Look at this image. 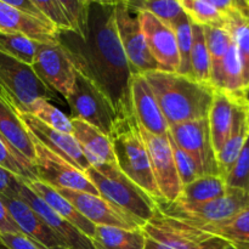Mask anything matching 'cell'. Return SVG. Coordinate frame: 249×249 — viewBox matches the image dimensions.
Listing matches in <instances>:
<instances>
[{
    "label": "cell",
    "instance_id": "8",
    "mask_svg": "<svg viewBox=\"0 0 249 249\" xmlns=\"http://www.w3.org/2000/svg\"><path fill=\"white\" fill-rule=\"evenodd\" d=\"M66 101L70 106L71 118L80 119L109 138L118 117L117 111L108 97L79 71Z\"/></svg>",
    "mask_w": 249,
    "mask_h": 249
},
{
    "label": "cell",
    "instance_id": "12",
    "mask_svg": "<svg viewBox=\"0 0 249 249\" xmlns=\"http://www.w3.org/2000/svg\"><path fill=\"white\" fill-rule=\"evenodd\" d=\"M139 128H140L141 138L147 150L156 184L162 196V202H167V203L175 202L181 194L182 186L180 184L177 168H175L169 138L168 135L160 136L150 133L145 130L140 124H139Z\"/></svg>",
    "mask_w": 249,
    "mask_h": 249
},
{
    "label": "cell",
    "instance_id": "7",
    "mask_svg": "<svg viewBox=\"0 0 249 249\" xmlns=\"http://www.w3.org/2000/svg\"><path fill=\"white\" fill-rule=\"evenodd\" d=\"M248 204L247 194L240 190L228 189V192L224 196L204 203L192 204L179 201L172 203L157 202V208L160 213L169 218L199 228L228 220Z\"/></svg>",
    "mask_w": 249,
    "mask_h": 249
},
{
    "label": "cell",
    "instance_id": "17",
    "mask_svg": "<svg viewBox=\"0 0 249 249\" xmlns=\"http://www.w3.org/2000/svg\"><path fill=\"white\" fill-rule=\"evenodd\" d=\"M0 197L21 233L29 240L44 249H68L26 202L18 197H6L2 195H0Z\"/></svg>",
    "mask_w": 249,
    "mask_h": 249
},
{
    "label": "cell",
    "instance_id": "27",
    "mask_svg": "<svg viewBox=\"0 0 249 249\" xmlns=\"http://www.w3.org/2000/svg\"><path fill=\"white\" fill-rule=\"evenodd\" d=\"M94 249H145L146 237L141 229L113 228V226H95L91 238Z\"/></svg>",
    "mask_w": 249,
    "mask_h": 249
},
{
    "label": "cell",
    "instance_id": "36",
    "mask_svg": "<svg viewBox=\"0 0 249 249\" xmlns=\"http://www.w3.org/2000/svg\"><path fill=\"white\" fill-rule=\"evenodd\" d=\"M203 33L211 57V67L219 65L232 44V36L228 29L220 27H203Z\"/></svg>",
    "mask_w": 249,
    "mask_h": 249
},
{
    "label": "cell",
    "instance_id": "41",
    "mask_svg": "<svg viewBox=\"0 0 249 249\" xmlns=\"http://www.w3.org/2000/svg\"><path fill=\"white\" fill-rule=\"evenodd\" d=\"M36 4L57 32H71L70 22L60 0H36Z\"/></svg>",
    "mask_w": 249,
    "mask_h": 249
},
{
    "label": "cell",
    "instance_id": "38",
    "mask_svg": "<svg viewBox=\"0 0 249 249\" xmlns=\"http://www.w3.org/2000/svg\"><path fill=\"white\" fill-rule=\"evenodd\" d=\"M0 167L5 168L11 172L12 174L17 175L26 181L38 180L36 178V168L24 163L21 158L16 156V153L0 139Z\"/></svg>",
    "mask_w": 249,
    "mask_h": 249
},
{
    "label": "cell",
    "instance_id": "45",
    "mask_svg": "<svg viewBox=\"0 0 249 249\" xmlns=\"http://www.w3.org/2000/svg\"><path fill=\"white\" fill-rule=\"evenodd\" d=\"M2 233H21V231L0 197V235Z\"/></svg>",
    "mask_w": 249,
    "mask_h": 249
},
{
    "label": "cell",
    "instance_id": "40",
    "mask_svg": "<svg viewBox=\"0 0 249 249\" xmlns=\"http://www.w3.org/2000/svg\"><path fill=\"white\" fill-rule=\"evenodd\" d=\"M66 17L71 26V32L82 36L89 14L90 0H60Z\"/></svg>",
    "mask_w": 249,
    "mask_h": 249
},
{
    "label": "cell",
    "instance_id": "44",
    "mask_svg": "<svg viewBox=\"0 0 249 249\" xmlns=\"http://www.w3.org/2000/svg\"><path fill=\"white\" fill-rule=\"evenodd\" d=\"M5 1L15 9L19 10V11L29 15V16L36 17V18L41 19L44 22H49L48 18L41 12V10L38 7V5L36 4V0H5Z\"/></svg>",
    "mask_w": 249,
    "mask_h": 249
},
{
    "label": "cell",
    "instance_id": "18",
    "mask_svg": "<svg viewBox=\"0 0 249 249\" xmlns=\"http://www.w3.org/2000/svg\"><path fill=\"white\" fill-rule=\"evenodd\" d=\"M18 198L26 202L41 219L46 223V225L53 231L56 236L62 241L68 249H94L91 240L80 232L75 226L68 223L66 219L58 215L55 211L50 208L43 199L36 196L26 181L22 185L19 191Z\"/></svg>",
    "mask_w": 249,
    "mask_h": 249
},
{
    "label": "cell",
    "instance_id": "2",
    "mask_svg": "<svg viewBox=\"0 0 249 249\" xmlns=\"http://www.w3.org/2000/svg\"><path fill=\"white\" fill-rule=\"evenodd\" d=\"M143 75L169 128L208 117L215 90L211 84L197 82L189 75L160 70Z\"/></svg>",
    "mask_w": 249,
    "mask_h": 249
},
{
    "label": "cell",
    "instance_id": "47",
    "mask_svg": "<svg viewBox=\"0 0 249 249\" xmlns=\"http://www.w3.org/2000/svg\"><path fill=\"white\" fill-rule=\"evenodd\" d=\"M246 99H247V101H248V105H249V89L246 90Z\"/></svg>",
    "mask_w": 249,
    "mask_h": 249
},
{
    "label": "cell",
    "instance_id": "30",
    "mask_svg": "<svg viewBox=\"0 0 249 249\" xmlns=\"http://www.w3.org/2000/svg\"><path fill=\"white\" fill-rule=\"evenodd\" d=\"M191 77L203 84H211V57L204 39L203 27L192 23V49L190 56Z\"/></svg>",
    "mask_w": 249,
    "mask_h": 249
},
{
    "label": "cell",
    "instance_id": "9",
    "mask_svg": "<svg viewBox=\"0 0 249 249\" xmlns=\"http://www.w3.org/2000/svg\"><path fill=\"white\" fill-rule=\"evenodd\" d=\"M114 12L119 40L130 66L131 74H145L157 71L158 66L146 44L138 12L129 6L128 0L116 1Z\"/></svg>",
    "mask_w": 249,
    "mask_h": 249
},
{
    "label": "cell",
    "instance_id": "14",
    "mask_svg": "<svg viewBox=\"0 0 249 249\" xmlns=\"http://www.w3.org/2000/svg\"><path fill=\"white\" fill-rule=\"evenodd\" d=\"M57 191L95 226H113V228L128 229V230L142 228L139 221L124 213L118 207L102 198L100 195L66 189L57 190Z\"/></svg>",
    "mask_w": 249,
    "mask_h": 249
},
{
    "label": "cell",
    "instance_id": "22",
    "mask_svg": "<svg viewBox=\"0 0 249 249\" xmlns=\"http://www.w3.org/2000/svg\"><path fill=\"white\" fill-rule=\"evenodd\" d=\"M0 31L23 34L38 43H53L57 36L53 24L15 9L5 0H0Z\"/></svg>",
    "mask_w": 249,
    "mask_h": 249
},
{
    "label": "cell",
    "instance_id": "39",
    "mask_svg": "<svg viewBox=\"0 0 249 249\" xmlns=\"http://www.w3.org/2000/svg\"><path fill=\"white\" fill-rule=\"evenodd\" d=\"M168 138H169L170 146H172L173 157H174L178 177H179L180 184L184 187L186 186V185L194 182L195 180H197L198 178H201V173H199V169L198 167H197L196 162H195L185 151H182L181 148L173 141L169 133H168Z\"/></svg>",
    "mask_w": 249,
    "mask_h": 249
},
{
    "label": "cell",
    "instance_id": "33",
    "mask_svg": "<svg viewBox=\"0 0 249 249\" xmlns=\"http://www.w3.org/2000/svg\"><path fill=\"white\" fill-rule=\"evenodd\" d=\"M185 14L192 23L201 27L226 28V18L211 0H180Z\"/></svg>",
    "mask_w": 249,
    "mask_h": 249
},
{
    "label": "cell",
    "instance_id": "42",
    "mask_svg": "<svg viewBox=\"0 0 249 249\" xmlns=\"http://www.w3.org/2000/svg\"><path fill=\"white\" fill-rule=\"evenodd\" d=\"M24 181L26 180L0 167V195L6 197H18Z\"/></svg>",
    "mask_w": 249,
    "mask_h": 249
},
{
    "label": "cell",
    "instance_id": "28",
    "mask_svg": "<svg viewBox=\"0 0 249 249\" xmlns=\"http://www.w3.org/2000/svg\"><path fill=\"white\" fill-rule=\"evenodd\" d=\"M198 229L223 238L238 249H249V204L228 220L199 226Z\"/></svg>",
    "mask_w": 249,
    "mask_h": 249
},
{
    "label": "cell",
    "instance_id": "31",
    "mask_svg": "<svg viewBox=\"0 0 249 249\" xmlns=\"http://www.w3.org/2000/svg\"><path fill=\"white\" fill-rule=\"evenodd\" d=\"M38 46V41L23 34L0 31V53L27 65H33Z\"/></svg>",
    "mask_w": 249,
    "mask_h": 249
},
{
    "label": "cell",
    "instance_id": "37",
    "mask_svg": "<svg viewBox=\"0 0 249 249\" xmlns=\"http://www.w3.org/2000/svg\"><path fill=\"white\" fill-rule=\"evenodd\" d=\"M228 189L249 194V138L225 179Z\"/></svg>",
    "mask_w": 249,
    "mask_h": 249
},
{
    "label": "cell",
    "instance_id": "21",
    "mask_svg": "<svg viewBox=\"0 0 249 249\" xmlns=\"http://www.w3.org/2000/svg\"><path fill=\"white\" fill-rule=\"evenodd\" d=\"M249 138V105L246 99V92L236 96L235 112H233L232 126L230 135L219 153L216 155V165L219 175L224 180L230 173L233 163L242 151L246 141Z\"/></svg>",
    "mask_w": 249,
    "mask_h": 249
},
{
    "label": "cell",
    "instance_id": "5",
    "mask_svg": "<svg viewBox=\"0 0 249 249\" xmlns=\"http://www.w3.org/2000/svg\"><path fill=\"white\" fill-rule=\"evenodd\" d=\"M141 230L146 237L145 249H223L229 245L223 238L160 211Z\"/></svg>",
    "mask_w": 249,
    "mask_h": 249
},
{
    "label": "cell",
    "instance_id": "13",
    "mask_svg": "<svg viewBox=\"0 0 249 249\" xmlns=\"http://www.w3.org/2000/svg\"><path fill=\"white\" fill-rule=\"evenodd\" d=\"M169 135L173 141L196 162L201 177L219 175L215 152L212 146L208 118L170 126Z\"/></svg>",
    "mask_w": 249,
    "mask_h": 249
},
{
    "label": "cell",
    "instance_id": "35",
    "mask_svg": "<svg viewBox=\"0 0 249 249\" xmlns=\"http://www.w3.org/2000/svg\"><path fill=\"white\" fill-rule=\"evenodd\" d=\"M175 36H177L178 53L180 58L179 74L191 77V66H190V56L192 49V22L185 15L173 26Z\"/></svg>",
    "mask_w": 249,
    "mask_h": 249
},
{
    "label": "cell",
    "instance_id": "29",
    "mask_svg": "<svg viewBox=\"0 0 249 249\" xmlns=\"http://www.w3.org/2000/svg\"><path fill=\"white\" fill-rule=\"evenodd\" d=\"M228 192L226 182L220 175H206L182 187L177 201L182 203H204L219 198Z\"/></svg>",
    "mask_w": 249,
    "mask_h": 249
},
{
    "label": "cell",
    "instance_id": "20",
    "mask_svg": "<svg viewBox=\"0 0 249 249\" xmlns=\"http://www.w3.org/2000/svg\"><path fill=\"white\" fill-rule=\"evenodd\" d=\"M0 139L21 158L34 167L36 150L31 134L27 130L12 105L0 94ZM36 168V167H34Z\"/></svg>",
    "mask_w": 249,
    "mask_h": 249
},
{
    "label": "cell",
    "instance_id": "10",
    "mask_svg": "<svg viewBox=\"0 0 249 249\" xmlns=\"http://www.w3.org/2000/svg\"><path fill=\"white\" fill-rule=\"evenodd\" d=\"M32 68L36 77L55 94L57 92L66 99L72 91L77 70L57 40L39 43Z\"/></svg>",
    "mask_w": 249,
    "mask_h": 249
},
{
    "label": "cell",
    "instance_id": "19",
    "mask_svg": "<svg viewBox=\"0 0 249 249\" xmlns=\"http://www.w3.org/2000/svg\"><path fill=\"white\" fill-rule=\"evenodd\" d=\"M130 99L134 114L139 124L150 133L167 136L169 133V125L143 74H133L131 77Z\"/></svg>",
    "mask_w": 249,
    "mask_h": 249
},
{
    "label": "cell",
    "instance_id": "15",
    "mask_svg": "<svg viewBox=\"0 0 249 249\" xmlns=\"http://www.w3.org/2000/svg\"><path fill=\"white\" fill-rule=\"evenodd\" d=\"M136 12L146 44L158 70L163 72H179L180 58L174 29L148 12Z\"/></svg>",
    "mask_w": 249,
    "mask_h": 249
},
{
    "label": "cell",
    "instance_id": "1",
    "mask_svg": "<svg viewBox=\"0 0 249 249\" xmlns=\"http://www.w3.org/2000/svg\"><path fill=\"white\" fill-rule=\"evenodd\" d=\"M114 10L116 1L90 0L83 36L57 32L56 40L70 55L75 70L108 97L118 114L131 105L133 74L119 40Z\"/></svg>",
    "mask_w": 249,
    "mask_h": 249
},
{
    "label": "cell",
    "instance_id": "11",
    "mask_svg": "<svg viewBox=\"0 0 249 249\" xmlns=\"http://www.w3.org/2000/svg\"><path fill=\"white\" fill-rule=\"evenodd\" d=\"M33 142L36 150L34 167L38 180L55 190L66 189L99 195L85 173L80 172L60 156L49 151L36 139H33Z\"/></svg>",
    "mask_w": 249,
    "mask_h": 249
},
{
    "label": "cell",
    "instance_id": "34",
    "mask_svg": "<svg viewBox=\"0 0 249 249\" xmlns=\"http://www.w3.org/2000/svg\"><path fill=\"white\" fill-rule=\"evenodd\" d=\"M23 113H29L43 122L44 124L50 128L56 129L66 134H72V123L71 118H68L63 112H61L57 107L50 104V101L45 99H38L32 102Z\"/></svg>",
    "mask_w": 249,
    "mask_h": 249
},
{
    "label": "cell",
    "instance_id": "16",
    "mask_svg": "<svg viewBox=\"0 0 249 249\" xmlns=\"http://www.w3.org/2000/svg\"><path fill=\"white\" fill-rule=\"evenodd\" d=\"M17 114L32 138L45 146L49 151L60 156L80 172L84 173L88 168H90L89 162L80 150L79 143L77 142L72 134H66L50 128L29 113L17 111Z\"/></svg>",
    "mask_w": 249,
    "mask_h": 249
},
{
    "label": "cell",
    "instance_id": "32",
    "mask_svg": "<svg viewBox=\"0 0 249 249\" xmlns=\"http://www.w3.org/2000/svg\"><path fill=\"white\" fill-rule=\"evenodd\" d=\"M129 6L135 11H143L153 15L156 18L160 19L165 24L173 28L185 11L180 0H128Z\"/></svg>",
    "mask_w": 249,
    "mask_h": 249
},
{
    "label": "cell",
    "instance_id": "6",
    "mask_svg": "<svg viewBox=\"0 0 249 249\" xmlns=\"http://www.w3.org/2000/svg\"><path fill=\"white\" fill-rule=\"evenodd\" d=\"M0 94L16 111L26 112L29 105L38 99L48 101L56 99L34 73L32 66L0 53Z\"/></svg>",
    "mask_w": 249,
    "mask_h": 249
},
{
    "label": "cell",
    "instance_id": "48",
    "mask_svg": "<svg viewBox=\"0 0 249 249\" xmlns=\"http://www.w3.org/2000/svg\"><path fill=\"white\" fill-rule=\"evenodd\" d=\"M0 249H6L4 247V246H2V243H1V240H0Z\"/></svg>",
    "mask_w": 249,
    "mask_h": 249
},
{
    "label": "cell",
    "instance_id": "23",
    "mask_svg": "<svg viewBox=\"0 0 249 249\" xmlns=\"http://www.w3.org/2000/svg\"><path fill=\"white\" fill-rule=\"evenodd\" d=\"M72 135L79 143L90 167H96L104 163H116L111 140L90 124L80 119L71 118ZM117 164V163H116Z\"/></svg>",
    "mask_w": 249,
    "mask_h": 249
},
{
    "label": "cell",
    "instance_id": "46",
    "mask_svg": "<svg viewBox=\"0 0 249 249\" xmlns=\"http://www.w3.org/2000/svg\"><path fill=\"white\" fill-rule=\"evenodd\" d=\"M223 249H238V248L236 247V246H233V245H231V243H229V245L226 246V247H224Z\"/></svg>",
    "mask_w": 249,
    "mask_h": 249
},
{
    "label": "cell",
    "instance_id": "4",
    "mask_svg": "<svg viewBox=\"0 0 249 249\" xmlns=\"http://www.w3.org/2000/svg\"><path fill=\"white\" fill-rule=\"evenodd\" d=\"M84 173L102 198L118 207L142 226L158 213L155 199L131 181L116 163L90 167Z\"/></svg>",
    "mask_w": 249,
    "mask_h": 249
},
{
    "label": "cell",
    "instance_id": "3",
    "mask_svg": "<svg viewBox=\"0 0 249 249\" xmlns=\"http://www.w3.org/2000/svg\"><path fill=\"white\" fill-rule=\"evenodd\" d=\"M109 140L119 169L151 198L155 199L156 203L162 202L147 150L141 138L139 122L131 105L118 113Z\"/></svg>",
    "mask_w": 249,
    "mask_h": 249
},
{
    "label": "cell",
    "instance_id": "49",
    "mask_svg": "<svg viewBox=\"0 0 249 249\" xmlns=\"http://www.w3.org/2000/svg\"><path fill=\"white\" fill-rule=\"evenodd\" d=\"M248 203H249V194H248Z\"/></svg>",
    "mask_w": 249,
    "mask_h": 249
},
{
    "label": "cell",
    "instance_id": "24",
    "mask_svg": "<svg viewBox=\"0 0 249 249\" xmlns=\"http://www.w3.org/2000/svg\"><path fill=\"white\" fill-rule=\"evenodd\" d=\"M242 95V94H241ZM236 96L223 90H214L213 101L208 112L209 133L215 157L230 135L235 112Z\"/></svg>",
    "mask_w": 249,
    "mask_h": 249
},
{
    "label": "cell",
    "instance_id": "43",
    "mask_svg": "<svg viewBox=\"0 0 249 249\" xmlns=\"http://www.w3.org/2000/svg\"><path fill=\"white\" fill-rule=\"evenodd\" d=\"M0 240L6 249H44L23 233H2Z\"/></svg>",
    "mask_w": 249,
    "mask_h": 249
},
{
    "label": "cell",
    "instance_id": "26",
    "mask_svg": "<svg viewBox=\"0 0 249 249\" xmlns=\"http://www.w3.org/2000/svg\"><path fill=\"white\" fill-rule=\"evenodd\" d=\"M209 83L214 89L223 90L229 94L241 95L246 92L242 62H241L237 46L233 41L221 62L211 67V82Z\"/></svg>",
    "mask_w": 249,
    "mask_h": 249
},
{
    "label": "cell",
    "instance_id": "25",
    "mask_svg": "<svg viewBox=\"0 0 249 249\" xmlns=\"http://www.w3.org/2000/svg\"><path fill=\"white\" fill-rule=\"evenodd\" d=\"M29 189L40 197L53 211H55L58 215L62 216L63 219L72 224L73 226L78 229L82 233H84L90 240L92 238L95 232V225L90 223L87 218L82 215L77 209L74 208L72 203L68 199H66L57 190L49 185L44 184L40 180H32V181H26Z\"/></svg>",
    "mask_w": 249,
    "mask_h": 249
}]
</instances>
